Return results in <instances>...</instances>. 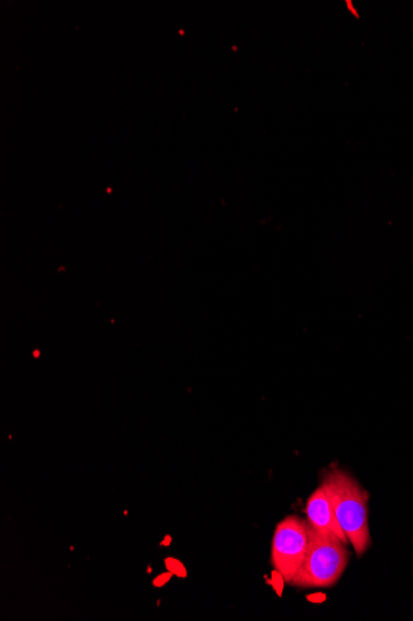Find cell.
I'll list each match as a JSON object with an SVG mask.
<instances>
[{
    "instance_id": "6da1fadb",
    "label": "cell",
    "mask_w": 413,
    "mask_h": 621,
    "mask_svg": "<svg viewBox=\"0 0 413 621\" xmlns=\"http://www.w3.org/2000/svg\"><path fill=\"white\" fill-rule=\"evenodd\" d=\"M323 484L329 490L336 520L355 553L362 557L372 543L367 521V494L345 471L333 469Z\"/></svg>"
},
{
    "instance_id": "7a4b0ae2",
    "label": "cell",
    "mask_w": 413,
    "mask_h": 621,
    "mask_svg": "<svg viewBox=\"0 0 413 621\" xmlns=\"http://www.w3.org/2000/svg\"><path fill=\"white\" fill-rule=\"evenodd\" d=\"M309 534L306 559L291 584L300 588L333 587L341 580L350 561V553L333 533L313 528L310 522Z\"/></svg>"
},
{
    "instance_id": "3957f363",
    "label": "cell",
    "mask_w": 413,
    "mask_h": 621,
    "mask_svg": "<svg viewBox=\"0 0 413 621\" xmlns=\"http://www.w3.org/2000/svg\"><path fill=\"white\" fill-rule=\"evenodd\" d=\"M309 522L298 517L282 520L274 533L271 562L282 581L291 584L309 551Z\"/></svg>"
},
{
    "instance_id": "277c9868",
    "label": "cell",
    "mask_w": 413,
    "mask_h": 621,
    "mask_svg": "<svg viewBox=\"0 0 413 621\" xmlns=\"http://www.w3.org/2000/svg\"><path fill=\"white\" fill-rule=\"evenodd\" d=\"M306 513L309 522L313 528L333 533L334 537L339 538L344 544L350 542L339 520H336L329 490L323 483L310 497L306 505Z\"/></svg>"
}]
</instances>
